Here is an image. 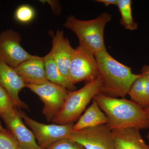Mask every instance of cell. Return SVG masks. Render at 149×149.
<instances>
[{
    "label": "cell",
    "instance_id": "obj_6",
    "mask_svg": "<svg viewBox=\"0 0 149 149\" xmlns=\"http://www.w3.org/2000/svg\"><path fill=\"white\" fill-rule=\"evenodd\" d=\"M24 123L31 129L38 145L45 149L57 141L68 138L73 131V123L64 124H46L38 122L19 111Z\"/></svg>",
    "mask_w": 149,
    "mask_h": 149
},
{
    "label": "cell",
    "instance_id": "obj_26",
    "mask_svg": "<svg viewBox=\"0 0 149 149\" xmlns=\"http://www.w3.org/2000/svg\"><path fill=\"white\" fill-rule=\"evenodd\" d=\"M145 111V113H146V116L148 119V121L149 125V107L144 109Z\"/></svg>",
    "mask_w": 149,
    "mask_h": 149
},
{
    "label": "cell",
    "instance_id": "obj_16",
    "mask_svg": "<svg viewBox=\"0 0 149 149\" xmlns=\"http://www.w3.org/2000/svg\"><path fill=\"white\" fill-rule=\"evenodd\" d=\"M46 76L48 81L64 87L68 91H74L76 87L61 74L52 52L43 57Z\"/></svg>",
    "mask_w": 149,
    "mask_h": 149
},
{
    "label": "cell",
    "instance_id": "obj_17",
    "mask_svg": "<svg viewBox=\"0 0 149 149\" xmlns=\"http://www.w3.org/2000/svg\"><path fill=\"white\" fill-rule=\"evenodd\" d=\"M132 3L131 0H118L116 6L121 15L120 24L125 29L133 31L137 29L138 25L132 16Z\"/></svg>",
    "mask_w": 149,
    "mask_h": 149
},
{
    "label": "cell",
    "instance_id": "obj_23",
    "mask_svg": "<svg viewBox=\"0 0 149 149\" xmlns=\"http://www.w3.org/2000/svg\"><path fill=\"white\" fill-rule=\"evenodd\" d=\"M42 1V2H47L51 6L52 9L54 11L56 12V13H59L60 12V6L59 5V3L57 1Z\"/></svg>",
    "mask_w": 149,
    "mask_h": 149
},
{
    "label": "cell",
    "instance_id": "obj_12",
    "mask_svg": "<svg viewBox=\"0 0 149 149\" xmlns=\"http://www.w3.org/2000/svg\"><path fill=\"white\" fill-rule=\"evenodd\" d=\"M74 49L69 40L65 37L63 31L58 29L53 37L50 52L61 74L68 80L70 64Z\"/></svg>",
    "mask_w": 149,
    "mask_h": 149
},
{
    "label": "cell",
    "instance_id": "obj_25",
    "mask_svg": "<svg viewBox=\"0 0 149 149\" xmlns=\"http://www.w3.org/2000/svg\"><path fill=\"white\" fill-rule=\"evenodd\" d=\"M141 74L146 77L149 83V65H145L143 66Z\"/></svg>",
    "mask_w": 149,
    "mask_h": 149
},
{
    "label": "cell",
    "instance_id": "obj_19",
    "mask_svg": "<svg viewBox=\"0 0 149 149\" xmlns=\"http://www.w3.org/2000/svg\"><path fill=\"white\" fill-rule=\"evenodd\" d=\"M35 11L29 5H22L16 9L14 13L15 20L22 24H27L35 18Z\"/></svg>",
    "mask_w": 149,
    "mask_h": 149
},
{
    "label": "cell",
    "instance_id": "obj_10",
    "mask_svg": "<svg viewBox=\"0 0 149 149\" xmlns=\"http://www.w3.org/2000/svg\"><path fill=\"white\" fill-rule=\"evenodd\" d=\"M7 128L15 137L19 146L27 149H42L37 144L32 131L23 122L19 111L16 108L13 111L1 116Z\"/></svg>",
    "mask_w": 149,
    "mask_h": 149
},
{
    "label": "cell",
    "instance_id": "obj_15",
    "mask_svg": "<svg viewBox=\"0 0 149 149\" xmlns=\"http://www.w3.org/2000/svg\"><path fill=\"white\" fill-rule=\"evenodd\" d=\"M107 118L105 114L102 111L97 102L93 100L91 106L73 125V130H78L85 128L107 124Z\"/></svg>",
    "mask_w": 149,
    "mask_h": 149
},
{
    "label": "cell",
    "instance_id": "obj_8",
    "mask_svg": "<svg viewBox=\"0 0 149 149\" xmlns=\"http://www.w3.org/2000/svg\"><path fill=\"white\" fill-rule=\"evenodd\" d=\"M68 139L85 149H115L112 130L107 124L73 130Z\"/></svg>",
    "mask_w": 149,
    "mask_h": 149
},
{
    "label": "cell",
    "instance_id": "obj_24",
    "mask_svg": "<svg viewBox=\"0 0 149 149\" xmlns=\"http://www.w3.org/2000/svg\"><path fill=\"white\" fill-rule=\"evenodd\" d=\"M118 0H96V2L103 3L106 6L110 5H117Z\"/></svg>",
    "mask_w": 149,
    "mask_h": 149
},
{
    "label": "cell",
    "instance_id": "obj_11",
    "mask_svg": "<svg viewBox=\"0 0 149 149\" xmlns=\"http://www.w3.org/2000/svg\"><path fill=\"white\" fill-rule=\"evenodd\" d=\"M0 85L6 91L18 109H28L27 104L19 98L20 91L26 88V83L17 73L14 68L0 60Z\"/></svg>",
    "mask_w": 149,
    "mask_h": 149
},
{
    "label": "cell",
    "instance_id": "obj_18",
    "mask_svg": "<svg viewBox=\"0 0 149 149\" xmlns=\"http://www.w3.org/2000/svg\"><path fill=\"white\" fill-rule=\"evenodd\" d=\"M144 83L145 77L143 74H139V77L131 85L128 93L131 101L138 104L140 107L143 97Z\"/></svg>",
    "mask_w": 149,
    "mask_h": 149
},
{
    "label": "cell",
    "instance_id": "obj_4",
    "mask_svg": "<svg viewBox=\"0 0 149 149\" xmlns=\"http://www.w3.org/2000/svg\"><path fill=\"white\" fill-rule=\"evenodd\" d=\"M101 86V80L98 76L79 90L69 91L52 122L54 124L64 125L77 120L94 97L100 93Z\"/></svg>",
    "mask_w": 149,
    "mask_h": 149
},
{
    "label": "cell",
    "instance_id": "obj_14",
    "mask_svg": "<svg viewBox=\"0 0 149 149\" xmlns=\"http://www.w3.org/2000/svg\"><path fill=\"white\" fill-rule=\"evenodd\" d=\"M115 149H149L140 130L129 128L112 130Z\"/></svg>",
    "mask_w": 149,
    "mask_h": 149
},
{
    "label": "cell",
    "instance_id": "obj_7",
    "mask_svg": "<svg viewBox=\"0 0 149 149\" xmlns=\"http://www.w3.org/2000/svg\"><path fill=\"white\" fill-rule=\"evenodd\" d=\"M44 104L42 113L48 122L52 121L63 104L69 91L61 85L48 81L40 85H26Z\"/></svg>",
    "mask_w": 149,
    "mask_h": 149
},
{
    "label": "cell",
    "instance_id": "obj_1",
    "mask_svg": "<svg viewBox=\"0 0 149 149\" xmlns=\"http://www.w3.org/2000/svg\"><path fill=\"white\" fill-rule=\"evenodd\" d=\"M107 118V125L111 130L133 128H149L145 111L138 104L124 98H118L99 93L93 99Z\"/></svg>",
    "mask_w": 149,
    "mask_h": 149
},
{
    "label": "cell",
    "instance_id": "obj_5",
    "mask_svg": "<svg viewBox=\"0 0 149 149\" xmlns=\"http://www.w3.org/2000/svg\"><path fill=\"white\" fill-rule=\"evenodd\" d=\"M98 76L95 55L79 45L74 49L69 68V80L72 85L91 82Z\"/></svg>",
    "mask_w": 149,
    "mask_h": 149
},
{
    "label": "cell",
    "instance_id": "obj_20",
    "mask_svg": "<svg viewBox=\"0 0 149 149\" xmlns=\"http://www.w3.org/2000/svg\"><path fill=\"white\" fill-rule=\"evenodd\" d=\"M19 146L17 140L8 129L0 130V149H16Z\"/></svg>",
    "mask_w": 149,
    "mask_h": 149
},
{
    "label": "cell",
    "instance_id": "obj_29",
    "mask_svg": "<svg viewBox=\"0 0 149 149\" xmlns=\"http://www.w3.org/2000/svg\"><path fill=\"white\" fill-rule=\"evenodd\" d=\"M147 138H148V139L149 140V131L148 134V136H147Z\"/></svg>",
    "mask_w": 149,
    "mask_h": 149
},
{
    "label": "cell",
    "instance_id": "obj_21",
    "mask_svg": "<svg viewBox=\"0 0 149 149\" xmlns=\"http://www.w3.org/2000/svg\"><path fill=\"white\" fill-rule=\"evenodd\" d=\"M16 108L6 91L0 85V116L13 111Z\"/></svg>",
    "mask_w": 149,
    "mask_h": 149
},
{
    "label": "cell",
    "instance_id": "obj_2",
    "mask_svg": "<svg viewBox=\"0 0 149 149\" xmlns=\"http://www.w3.org/2000/svg\"><path fill=\"white\" fill-rule=\"evenodd\" d=\"M95 57L101 82L100 93L111 97H125L140 74L133 73L130 68L116 60L107 50Z\"/></svg>",
    "mask_w": 149,
    "mask_h": 149
},
{
    "label": "cell",
    "instance_id": "obj_9",
    "mask_svg": "<svg viewBox=\"0 0 149 149\" xmlns=\"http://www.w3.org/2000/svg\"><path fill=\"white\" fill-rule=\"evenodd\" d=\"M21 40L19 33L11 29L0 33V60L13 68L34 56L22 47Z\"/></svg>",
    "mask_w": 149,
    "mask_h": 149
},
{
    "label": "cell",
    "instance_id": "obj_13",
    "mask_svg": "<svg viewBox=\"0 0 149 149\" xmlns=\"http://www.w3.org/2000/svg\"><path fill=\"white\" fill-rule=\"evenodd\" d=\"M26 85H40L48 82L43 57L33 56L14 68Z\"/></svg>",
    "mask_w": 149,
    "mask_h": 149
},
{
    "label": "cell",
    "instance_id": "obj_22",
    "mask_svg": "<svg viewBox=\"0 0 149 149\" xmlns=\"http://www.w3.org/2000/svg\"><path fill=\"white\" fill-rule=\"evenodd\" d=\"M45 149H85L81 145L68 138L57 141Z\"/></svg>",
    "mask_w": 149,
    "mask_h": 149
},
{
    "label": "cell",
    "instance_id": "obj_3",
    "mask_svg": "<svg viewBox=\"0 0 149 149\" xmlns=\"http://www.w3.org/2000/svg\"><path fill=\"white\" fill-rule=\"evenodd\" d=\"M111 19V15L107 12L88 20L78 19L71 15L67 18L63 25L76 35L79 45L95 55L101 51L107 50L104 41V30Z\"/></svg>",
    "mask_w": 149,
    "mask_h": 149
},
{
    "label": "cell",
    "instance_id": "obj_27",
    "mask_svg": "<svg viewBox=\"0 0 149 149\" xmlns=\"http://www.w3.org/2000/svg\"><path fill=\"white\" fill-rule=\"evenodd\" d=\"M4 128H3L2 125L1 123V120H0V130H3V129Z\"/></svg>",
    "mask_w": 149,
    "mask_h": 149
},
{
    "label": "cell",
    "instance_id": "obj_28",
    "mask_svg": "<svg viewBox=\"0 0 149 149\" xmlns=\"http://www.w3.org/2000/svg\"><path fill=\"white\" fill-rule=\"evenodd\" d=\"M16 149H27L24 148H22L21 147L18 146V148H17Z\"/></svg>",
    "mask_w": 149,
    "mask_h": 149
}]
</instances>
